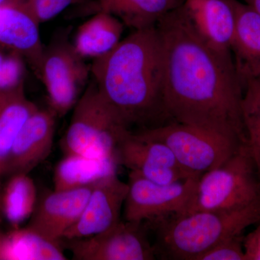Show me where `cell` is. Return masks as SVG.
I'll list each match as a JSON object with an SVG mask.
<instances>
[{"instance_id":"1","label":"cell","mask_w":260,"mask_h":260,"mask_svg":"<svg viewBox=\"0 0 260 260\" xmlns=\"http://www.w3.org/2000/svg\"><path fill=\"white\" fill-rule=\"evenodd\" d=\"M164 61V103L172 121L210 130L246 144L243 86L232 56L208 47L182 5L155 25Z\"/></svg>"},{"instance_id":"2","label":"cell","mask_w":260,"mask_h":260,"mask_svg":"<svg viewBox=\"0 0 260 260\" xmlns=\"http://www.w3.org/2000/svg\"><path fill=\"white\" fill-rule=\"evenodd\" d=\"M90 74L129 131L172 122L164 103V51L156 27L133 30L107 55L94 59Z\"/></svg>"},{"instance_id":"3","label":"cell","mask_w":260,"mask_h":260,"mask_svg":"<svg viewBox=\"0 0 260 260\" xmlns=\"http://www.w3.org/2000/svg\"><path fill=\"white\" fill-rule=\"evenodd\" d=\"M260 221V199L229 210H198L152 223L156 230L155 254L166 259L197 260L229 238Z\"/></svg>"},{"instance_id":"4","label":"cell","mask_w":260,"mask_h":260,"mask_svg":"<svg viewBox=\"0 0 260 260\" xmlns=\"http://www.w3.org/2000/svg\"><path fill=\"white\" fill-rule=\"evenodd\" d=\"M61 141L67 154L95 158H116L118 145L129 130L99 93L93 80L87 85L73 109Z\"/></svg>"},{"instance_id":"5","label":"cell","mask_w":260,"mask_h":260,"mask_svg":"<svg viewBox=\"0 0 260 260\" xmlns=\"http://www.w3.org/2000/svg\"><path fill=\"white\" fill-rule=\"evenodd\" d=\"M134 133L167 145L181 169L194 177L220 167L246 144L236 138L176 121Z\"/></svg>"},{"instance_id":"6","label":"cell","mask_w":260,"mask_h":260,"mask_svg":"<svg viewBox=\"0 0 260 260\" xmlns=\"http://www.w3.org/2000/svg\"><path fill=\"white\" fill-rule=\"evenodd\" d=\"M250 151L243 144L220 167L198 180L187 213L198 210H229L243 208L260 199V181Z\"/></svg>"},{"instance_id":"7","label":"cell","mask_w":260,"mask_h":260,"mask_svg":"<svg viewBox=\"0 0 260 260\" xmlns=\"http://www.w3.org/2000/svg\"><path fill=\"white\" fill-rule=\"evenodd\" d=\"M37 76L47 91L48 109L56 117H62L73 110L91 74L90 66L76 52L73 43L61 35L44 47Z\"/></svg>"},{"instance_id":"8","label":"cell","mask_w":260,"mask_h":260,"mask_svg":"<svg viewBox=\"0 0 260 260\" xmlns=\"http://www.w3.org/2000/svg\"><path fill=\"white\" fill-rule=\"evenodd\" d=\"M199 179L189 177L172 184H160L129 172L124 220L145 223L187 213Z\"/></svg>"},{"instance_id":"9","label":"cell","mask_w":260,"mask_h":260,"mask_svg":"<svg viewBox=\"0 0 260 260\" xmlns=\"http://www.w3.org/2000/svg\"><path fill=\"white\" fill-rule=\"evenodd\" d=\"M76 260H152L155 251L144 223L121 221L107 232L82 239L62 240Z\"/></svg>"},{"instance_id":"10","label":"cell","mask_w":260,"mask_h":260,"mask_svg":"<svg viewBox=\"0 0 260 260\" xmlns=\"http://www.w3.org/2000/svg\"><path fill=\"white\" fill-rule=\"evenodd\" d=\"M116 158L119 165L157 184H172L194 177L181 169L167 145L134 132H127L123 137L118 145Z\"/></svg>"},{"instance_id":"11","label":"cell","mask_w":260,"mask_h":260,"mask_svg":"<svg viewBox=\"0 0 260 260\" xmlns=\"http://www.w3.org/2000/svg\"><path fill=\"white\" fill-rule=\"evenodd\" d=\"M55 114L38 109L19 132L3 172V181L16 174H29L50 155L55 133Z\"/></svg>"},{"instance_id":"12","label":"cell","mask_w":260,"mask_h":260,"mask_svg":"<svg viewBox=\"0 0 260 260\" xmlns=\"http://www.w3.org/2000/svg\"><path fill=\"white\" fill-rule=\"evenodd\" d=\"M128 184L113 175L94 186L78 221L65 233L62 240L92 237L109 230L121 221Z\"/></svg>"},{"instance_id":"13","label":"cell","mask_w":260,"mask_h":260,"mask_svg":"<svg viewBox=\"0 0 260 260\" xmlns=\"http://www.w3.org/2000/svg\"><path fill=\"white\" fill-rule=\"evenodd\" d=\"M94 186L46 193L38 200L26 226L49 240L61 242L79 219Z\"/></svg>"},{"instance_id":"14","label":"cell","mask_w":260,"mask_h":260,"mask_svg":"<svg viewBox=\"0 0 260 260\" xmlns=\"http://www.w3.org/2000/svg\"><path fill=\"white\" fill-rule=\"evenodd\" d=\"M40 25L23 3L0 7V46L21 56L36 75L44 50Z\"/></svg>"},{"instance_id":"15","label":"cell","mask_w":260,"mask_h":260,"mask_svg":"<svg viewBox=\"0 0 260 260\" xmlns=\"http://www.w3.org/2000/svg\"><path fill=\"white\" fill-rule=\"evenodd\" d=\"M182 8L191 27L208 47L232 56L235 18L227 0H184Z\"/></svg>"},{"instance_id":"16","label":"cell","mask_w":260,"mask_h":260,"mask_svg":"<svg viewBox=\"0 0 260 260\" xmlns=\"http://www.w3.org/2000/svg\"><path fill=\"white\" fill-rule=\"evenodd\" d=\"M227 1L235 18L231 51L243 86L260 76V15L242 0Z\"/></svg>"},{"instance_id":"17","label":"cell","mask_w":260,"mask_h":260,"mask_svg":"<svg viewBox=\"0 0 260 260\" xmlns=\"http://www.w3.org/2000/svg\"><path fill=\"white\" fill-rule=\"evenodd\" d=\"M124 26L114 15L98 10L78 27L72 43L82 58L94 60L107 55L119 44Z\"/></svg>"},{"instance_id":"18","label":"cell","mask_w":260,"mask_h":260,"mask_svg":"<svg viewBox=\"0 0 260 260\" xmlns=\"http://www.w3.org/2000/svg\"><path fill=\"white\" fill-rule=\"evenodd\" d=\"M118 166L114 158L67 154L54 169V189L66 190L96 185L104 179L116 175Z\"/></svg>"},{"instance_id":"19","label":"cell","mask_w":260,"mask_h":260,"mask_svg":"<svg viewBox=\"0 0 260 260\" xmlns=\"http://www.w3.org/2000/svg\"><path fill=\"white\" fill-rule=\"evenodd\" d=\"M61 242H54L25 227L3 232L0 260H65Z\"/></svg>"},{"instance_id":"20","label":"cell","mask_w":260,"mask_h":260,"mask_svg":"<svg viewBox=\"0 0 260 260\" xmlns=\"http://www.w3.org/2000/svg\"><path fill=\"white\" fill-rule=\"evenodd\" d=\"M184 0H99L98 10L119 19L133 30L155 27Z\"/></svg>"},{"instance_id":"21","label":"cell","mask_w":260,"mask_h":260,"mask_svg":"<svg viewBox=\"0 0 260 260\" xmlns=\"http://www.w3.org/2000/svg\"><path fill=\"white\" fill-rule=\"evenodd\" d=\"M37 201V186L29 174H16L2 183L0 215L11 229L21 227L30 219Z\"/></svg>"},{"instance_id":"22","label":"cell","mask_w":260,"mask_h":260,"mask_svg":"<svg viewBox=\"0 0 260 260\" xmlns=\"http://www.w3.org/2000/svg\"><path fill=\"white\" fill-rule=\"evenodd\" d=\"M38 109L26 97L25 90L0 102V187L10 150L19 132Z\"/></svg>"},{"instance_id":"23","label":"cell","mask_w":260,"mask_h":260,"mask_svg":"<svg viewBox=\"0 0 260 260\" xmlns=\"http://www.w3.org/2000/svg\"><path fill=\"white\" fill-rule=\"evenodd\" d=\"M242 116L246 145L260 177V88L254 79L243 85Z\"/></svg>"},{"instance_id":"24","label":"cell","mask_w":260,"mask_h":260,"mask_svg":"<svg viewBox=\"0 0 260 260\" xmlns=\"http://www.w3.org/2000/svg\"><path fill=\"white\" fill-rule=\"evenodd\" d=\"M26 65L21 56L0 46V102L25 90Z\"/></svg>"},{"instance_id":"25","label":"cell","mask_w":260,"mask_h":260,"mask_svg":"<svg viewBox=\"0 0 260 260\" xmlns=\"http://www.w3.org/2000/svg\"><path fill=\"white\" fill-rule=\"evenodd\" d=\"M85 0H23V3L39 23L52 20L72 5Z\"/></svg>"},{"instance_id":"26","label":"cell","mask_w":260,"mask_h":260,"mask_svg":"<svg viewBox=\"0 0 260 260\" xmlns=\"http://www.w3.org/2000/svg\"><path fill=\"white\" fill-rule=\"evenodd\" d=\"M242 234L222 241L197 260H246Z\"/></svg>"},{"instance_id":"27","label":"cell","mask_w":260,"mask_h":260,"mask_svg":"<svg viewBox=\"0 0 260 260\" xmlns=\"http://www.w3.org/2000/svg\"><path fill=\"white\" fill-rule=\"evenodd\" d=\"M257 227L244 238L246 260H260V221Z\"/></svg>"},{"instance_id":"28","label":"cell","mask_w":260,"mask_h":260,"mask_svg":"<svg viewBox=\"0 0 260 260\" xmlns=\"http://www.w3.org/2000/svg\"><path fill=\"white\" fill-rule=\"evenodd\" d=\"M246 5H249L260 15V0H242Z\"/></svg>"},{"instance_id":"29","label":"cell","mask_w":260,"mask_h":260,"mask_svg":"<svg viewBox=\"0 0 260 260\" xmlns=\"http://www.w3.org/2000/svg\"><path fill=\"white\" fill-rule=\"evenodd\" d=\"M20 2L23 3V0H0V7L10 4V3H20Z\"/></svg>"},{"instance_id":"30","label":"cell","mask_w":260,"mask_h":260,"mask_svg":"<svg viewBox=\"0 0 260 260\" xmlns=\"http://www.w3.org/2000/svg\"><path fill=\"white\" fill-rule=\"evenodd\" d=\"M255 80L256 83H257V85H259L260 88V76L258 77V78H255V79H254Z\"/></svg>"},{"instance_id":"31","label":"cell","mask_w":260,"mask_h":260,"mask_svg":"<svg viewBox=\"0 0 260 260\" xmlns=\"http://www.w3.org/2000/svg\"><path fill=\"white\" fill-rule=\"evenodd\" d=\"M3 232H3V231H2L1 229H0V239H1V237L2 236H3Z\"/></svg>"},{"instance_id":"32","label":"cell","mask_w":260,"mask_h":260,"mask_svg":"<svg viewBox=\"0 0 260 260\" xmlns=\"http://www.w3.org/2000/svg\"><path fill=\"white\" fill-rule=\"evenodd\" d=\"M3 218H2L1 215H0V223H1L2 222H3Z\"/></svg>"}]
</instances>
